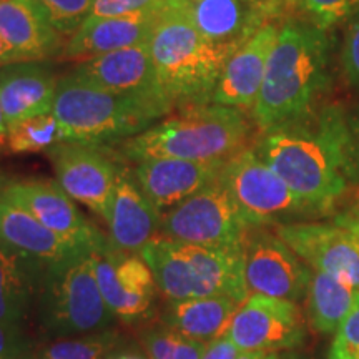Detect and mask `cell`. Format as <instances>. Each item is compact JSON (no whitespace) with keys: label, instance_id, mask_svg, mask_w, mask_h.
<instances>
[{"label":"cell","instance_id":"6da1fadb","mask_svg":"<svg viewBox=\"0 0 359 359\" xmlns=\"http://www.w3.org/2000/svg\"><path fill=\"white\" fill-rule=\"evenodd\" d=\"M253 150L323 217L358 183L346 114L339 107H320L299 122L258 133Z\"/></svg>","mask_w":359,"mask_h":359},{"label":"cell","instance_id":"7a4b0ae2","mask_svg":"<svg viewBox=\"0 0 359 359\" xmlns=\"http://www.w3.org/2000/svg\"><path fill=\"white\" fill-rule=\"evenodd\" d=\"M333 30L286 17L269 53L251 120L258 133L306 118L320 109L331 79Z\"/></svg>","mask_w":359,"mask_h":359},{"label":"cell","instance_id":"3957f363","mask_svg":"<svg viewBox=\"0 0 359 359\" xmlns=\"http://www.w3.org/2000/svg\"><path fill=\"white\" fill-rule=\"evenodd\" d=\"M255 127L250 114L233 107L208 105L177 110L132 138L103 147L118 161L145 158H182L228 161L250 148Z\"/></svg>","mask_w":359,"mask_h":359},{"label":"cell","instance_id":"277c9868","mask_svg":"<svg viewBox=\"0 0 359 359\" xmlns=\"http://www.w3.org/2000/svg\"><path fill=\"white\" fill-rule=\"evenodd\" d=\"M148 47L161 88L175 111L212 103L230 53L200 34L183 0H170L158 12Z\"/></svg>","mask_w":359,"mask_h":359},{"label":"cell","instance_id":"5b68a950","mask_svg":"<svg viewBox=\"0 0 359 359\" xmlns=\"http://www.w3.org/2000/svg\"><path fill=\"white\" fill-rule=\"evenodd\" d=\"M52 114L65 142L111 147L145 132L173 110L142 98L120 95L70 77H60Z\"/></svg>","mask_w":359,"mask_h":359},{"label":"cell","instance_id":"8992f818","mask_svg":"<svg viewBox=\"0 0 359 359\" xmlns=\"http://www.w3.org/2000/svg\"><path fill=\"white\" fill-rule=\"evenodd\" d=\"M39 313L45 334L55 339L103 333L114 325V313L98 288L92 250L45 264Z\"/></svg>","mask_w":359,"mask_h":359},{"label":"cell","instance_id":"52a82bcc","mask_svg":"<svg viewBox=\"0 0 359 359\" xmlns=\"http://www.w3.org/2000/svg\"><path fill=\"white\" fill-rule=\"evenodd\" d=\"M219 180L248 226L276 228L323 217L259 158L253 147L228 160Z\"/></svg>","mask_w":359,"mask_h":359},{"label":"cell","instance_id":"ba28073f","mask_svg":"<svg viewBox=\"0 0 359 359\" xmlns=\"http://www.w3.org/2000/svg\"><path fill=\"white\" fill-rule=\"evenodd\" d=\"M248 223L222 180L161 215L160 235L187 245L243 248Z\"/></svg>","mask_w":359,"mask_h":359},{"label":"cell","instance_id":"9c48e42d","mask_svg":"<svg viewBox=\"0 0 359 359\" xmlns=\"http://www.w3.org/2000/svg\"><path fill=\"white\" fill-rule=\"evenodd\" d=\"M243 258L250 293L294 303L306 296L311 268L290 248L275 228L250 226L243 240Z\"/></svg>","mask_w":359,"mask_h":359},{"label":"cell","instance_id":"30bf717a","mask_svg":"<svg viewBox=\"0 0 359 359\" xmlns=\"http://www.w3.org/2000/svg\"><path fill=\"white\" fill-rule=\"evenodd\" d=\"M0 196L32 213L43 226L75 248L98 251L111 243L110 238L88 222L55 180L11 182L0 190Z\"/></svg>","mask_w":359,"mask_h":359},{"label":"cell","instance_id":"8fae6325","mask_svg":"<svg viewBox=\"0 0 359 359\" xmlns=\"http://www.w3.org/2000/svg\"><path fill=\"white\" fill-rule=\"evenodd\" d=\"M47 154L62 190L74 201L107 219L120 161L103 147L77 142H62Z\"/></svg>","mask_w":359,"mask_h":359},{"label":"cell","instance_id":"7c38bea8","mask_svg":"<svg viewBox=\"0 0 359 359\" xmlns=\"http://www.w3.org/2000/svg\"><path fill=\"white\" fill-rule=\"evenodd\" d=\"M226 336L243 353H285L304 343L306 325L294 302L253 294L238 308Z\"/></svg>","mask_w":359,"mask_h":359},{"label":"cell","instance_id":"4fadbf2b","mask_svg":"<svg viewBox=\"0 0 359 359\" xmlns=\"http://www.w3.org/2000/svg\"><path fill=\"white\" fill-rule=\"evenodd\" d=\"M183 6L200 34L230 55L264 25L290 17L286 0H183Z\"/></svg>","mask_w":359,"mask_h":359},{"label":"cell","instance_id":"5bb4252c","mask_svg":"<svg viewBox=\"0 0 359 359\" xmlns=\"http://www.w3.org/2000/svg\"><path fill=\"white\" fill-rule=\"evenodd\" d=\"M98 288L115 318L137 325L151 316L156 286L154 273L138 253H125L114 245L93 251Z\"/></svg>","mask_w":359,"mask_h":359},{"label":"cell","instance_id":"9a60e30c","mask_svg":"<svg viewBox=\"0 0 359 359\" xmlns=\"http://www.w3.org/2000/svg\"><path fill=\"white\" fill-rule=\"evenodd\" d=\"M69 75L93 87L158 103L175 111L160 85L148 43L79 62Z\"/></svg>","mask_w":359,"mask_h":359},{"label":"cell","instance_id":"2e32d148","mask_svg":"<svg viewBox=\"0 0 359 359\" xmlns=\"http://www.w3.org/2000/svg\"><path fill=\"white\" fill-rule=\"evenodd\" d=\"M275 230L308 266L359 288V243L346 228L336 222H299Z\"/></svg>","mask_w":359,"mask_h":359},{"label":"cell","instance_id":"e0dca14e","mask_svg":"<svg viewBox=\"0 0 359 359\" xmlns=\"http://www.w3.org/2000/svg\"><path fill=\"white\" fill-rule=\"evenodd\" d=\"M226 161H193L182 158H145L132 173L147 198L161 213L168 212L218 180Z\"/></svg>","mask_w":359,"mask_h":359},{"label":"cell","instance_id":"ac0fdd59","mask_svg":"<svg viewBox=\"0 0 359 359\" xmlns=\"http://www.w3.org/2000/svg\"><path fill=\"white\" fill-rule=\"evenodd\" d=\"M280 25L281 22L264 25L226 58L213 92L212 103L240 109L246 114L253 110Z\"/></svg>","mask_w":359,"mask_h":359},{"label":"cell","instance_id":"d6986e66","mask_svg":"<svg viewBox=\"0 0 359 359\" xmlns=\"http://www.w3.org/2000/svg\"><path fill=\"white\" fill-rule=\"evenodd\" d=\"M161 215L138 187L132 168L120 161L114 198L105 219L111 245L125 253H140L143 246L160 236Z\"/></svg>","mask_w":359,"mask_h":359},{"label":"cell","instance_id":"ffe728a7","mask_svg":"<svg viewBox=\"0 0 359 359\" xmlns=\"http://www.w3.org/2000/svg\"><path fill=\"white\" fill-rule=\"evenodd\" d=\"M58 79L50 60L15 62L0 69V102L7 125L50 114Z\"/></svg>","mask_w":359,"mask_h":359},{"label":"cell","instance_id":"44dd1931","mask_svg":"<svg viewBox=\"0 0 359 359\" xmlns=\"http://www.w3.org/2000/svg\"><path fill=\"white\" fill-rule=\"evenodd\" d=\"M160 11L85 20L77 32L67 39L55 60L79 64L88 58L148 43Z\"/></svg>","mask_w":359,"mask_h":359},{"label":"cell","instance_id":"7402d4cb","mask_svg":"<svg viewBox=\"0 0 359 359\" xmlns=\"http://www.w3.org/2000/svg\"><path fill=\"white\" fill-rule=\"evenodd\" d=\"M0 37L20 62L57 58L67 42L37 0H0Z\"/></svg>","mask_w":359,"mask_h":359},{"label":"cell","instance_id":"603a6c76","mask_svg":"<svg viewBox=\"0 0 359 359\" xmlns=\"http://www.w3.org/2000/svg\"><path fill=\"white\" fill-rule=\"evenodd\" d=\"M196 280V298L224 296L243 304L250 298L243 248H213L180 243Z\"/></svg>","mask_w":359,"mask_h":359},{"label":"cell","instance_id":"cb8c5ba5","mask_svg":"<svg viewBox=\"0 0 359 359\" xmlns=\"http://www.w3.org/2000/svg\"><path fill=\"white\" fill-rule=\"evenodd\" d=\"M45 264L0 245V323L22 326L40 291Z\"/></svg>","mask_w":359,"mask_h":359},{"label":"cell","instance_id":"d4e9b609","mask_svg":"<svg viewBox=\"0 0 359 359\" xmlns=\"http://www.w3.org/2000/svg\"><path fill=\"white\" fill-rule=\"evenodd\" d=\"M0 245L30 255L43 263H55L83 251L67 243L43 226L32 213L0 196Z\"/></svg>","mask_w":359,"mask_h":359},{"label":"cell","instance_id":"484cf974","mask_svg":"<svg viewBox=\"0 0 359 359\" xmlns=\"http://www.w3.org/2000/svg\"><path fill=\"white\" fill-rule=\"evenodd\" d=\"M240 306V303L224 296H201L168 302L163 321L165 326L188 338L212 343L228 333Z\"/></svg>","mask_w":359,"mask_h":359},{"label":"cell","instance_id":"4316f807","mask_svg":"<svg viewBox=\"0 0 359 359\" xmlns=\"http://www.w3.org/2000/svg\"><path fill=\"white\" fill-rule=\"evenodd\" d=\"M138 255L151 269L158 291L168 302L196 298L195 275L178 241L160 235L143 246Z\"/></svg>","mask_w":359,"mask_h":359},{"label":"cell","instance_id":"83f0119b","mask_svg":"<svg viewBox=\"0 0 359 359\" xmlns=\"http://www.w3.org/2000/svg\"><path fill=\"white\" fill-rule=\"evenodd\" d=\"M309 325L320 334H334L359 302V288L314 269L306 293Z\"/></svg>","mask_w":359,"mask_h":359},{"label":"cell","instance_id":"f1b7e54d","mask_svg":"<svg viewBox=\"0 0 359 359\" xmlns=\"http://www.w3.org/2000/svg\"><path fill=\"white\" fill-rule=\"evenodd\" d=\"M62 142H65L64 128L50 111L29 116L11 125L7 135V150L11 154H40L50 151Z\"/></svg>","mask_w":359,"mask_h":359},{"label":"cell","instance_id":"f546056e","mask_svg":"<svg viewBox=\"0 0 359 359\" xmlns=\"http://www.w3.org/2000/svg\"><path fill=\"white\" fill-rule=\"evenodd\" d=\"M208 343L188 338L168 326L148 330L143 334V348L148 359H201Z\"/></svg>","mask_w":359,"mask_h":359},{"label":"cell","instance_id":"4dcf8cb0","mask_svg":"<svg viewBox=\"0 0 359 359\" xmlns=\"http://www.w3.org/2000/svg\"><path fill=\"white\" fill-rule=\"evenodd\" d=\"M286 4L290 17H302L325 30L349 24L359 15V0H286Z\"/></svg>","mask_w":359,"mask_h":359},{"label":"cell","instance_id":"1f68e13d","mask_svg":"<svg viewBox=\"0 0 359 359\" xmlns=\"http://www.w3.org/2000/svg\"><path fill=\"white\" fill-rule=\"evenodd\" d=\"M118 344V336L110 331L58 339L43 349L35 359H105Z\"/></svg>","mask_w":359,"mask_h":359},{"label":"cell","instance_id":"d6a6232c","mask_svg":"<svg viewBox=\"0 0 359 359\" xmlns=\"http://www.w3.org/2000/svg\"><path fill=\"white\" fill-rule=\"evenodd\" d=\"M62 37L70 39L92 12L93 0H37Z\"/></svg>","mask_w":359,"mask_h":359},{"label":"cell","instance_id":"836d02e7","mask_svg":"<svg viewBox=\"0 0 359 359\" xmlns=\"http://www.w3.org/2000/svg\"><path fill=\"white\" fill-rule=\"evenodd\" d=\"M168 2L170 0H93L88 19H110V17L156 12Z\"/></svg>","mask_w":359,"mask_h":359},{"label":"cell","instance_id":"e575fe53","mask_svg":"<svg viewBox=\"0 0 359 359\" xmlns=\"http://www.w3.org/2000/svg\"><path fill=\"white\" fill-rule=\"evenodd\" d=\"M330 359H359V302L334 333Z\"/></svg>","mask_w":359,"mask_h":359},{"label":"cell","instance_id":"d590c367","mask_svg":"<svg viewBox=\"0 0 359 359\" xmlns=\"http://www.w3.org/2000/svg\"><path fill=\"white\" fill-rule=\"evenodd\" d=\"M339 64L346 83L359 92V15L348 24L339 53Z\"/></svg>","mask_w":359,"mask_h":359},{"label":"cell","instance_id":"8d00e7d4","mask_svg":"<svg viewBox=\"0 0 359 359\" xmlns=\"http://www.w3.org/2000/svg\"><path fill=\"white\" fill-rule=\"evenodd\" d=\"M0 359H35L34 343L22 326L0 323Z\"/></svg>","mask_w":359,"mask_h":359},{"label":"cell","instance_id":"74e56055","mask_svg":"<svg viewBox=\"0 0 359 359\" xmlns=\"http://www.w3.org/2000/svg\"><path fill=\"white\" fill-rule=\"evenodd\" d=\"M241 353L243 351H240V348L224 334L222 338L208 343L201 359H236Z\"/></svg>","mask_w":359,"mask_h":359},{"label":"cell","instance_id":"f35d334b","mask_svg":"<svg viewBox=\"0 0 359 359\" xmlns=\"http://www.w3.org/2000/svg\"><path fill=\"white\" fill-rule=\"evenodd\" d=\"M346 122L349 132V143H351V158L359 182V109L354 110L353 114L346 115Z\"/></svg>","mask_w":359,"mask_h":359},{"label":"cell","instance_id":"ab89813d","mask_svg":"<svg viewBox=\"0 0 359 359\" xmlns=\"http://www.w3.org/2000/svg\"><path fill=\"white\" fill-rule=\"evenodd\" d=\"M334 222L341 224L343 228H346V230L354 236V240L359 243V212L338 215V217L334 218Z\"/></svg>","mask_w":359,"mask_h":359},{"label":"cell","instance_id":"60d3db41","mask_svg":"<svg viewBox=\"0 0 359 359\" xmlns=\"http://www.w3.org/2000/svg\"><path fill=\"white\" fill-rule=\"evenodd\" d=\"M15 62H20L19 57H17L15 52H13L6 42H4V39L0 37V69L6 65L15 64Z\"/></svg>","mask_w":359,"mask_h":359},{"label":"cell","instance_id":"b9f144b4","mask_svg":"<svg viewBox=\"0 0 359 359\" xmlns=\"http://www.w3.org/2000/svg\"><path fill=\"white\" fill-rule=\"evenodd\" d=\"M283 353H266V351H246L241 353L236 359H281Z\"/></svg>","mask_w":359,"mask_h":359},{"label":"cell","instance_id":"7bdbcfd3","mask_svg":"<svg viewBox=\"0 0 359 359\" xmlns=\"http://www.w3.org/2000/svg\"><path fill=\"white\" fill-rule=\"evenodd\" d=\"M7 135H8V125L6 120V114H4L2 102H0V150H7Z\"/></svg>","mask_w":359,"mask_h":359},{"label":"cell","instance_id":"ee69618b","mask_svg":"<svg viewBox=\"0 0 359 359\" xmlns=\"http://www.w3.org/2000/svg\"><path fill=\"white\" fill-rule=\"evenodd\" d=\"M110 359H143L142 356H137V354H115V356H110Z\"/></svg>","mask_w":359,"mask_h":359},{"label":"cell","instance_id":"f6af8a7d","mask_svg":"<svg viewBox=\"0 0 359 359\" xmlns=\"http://www.w3.org/2000/svg\"><path fill=\"white\" fill-rule=\"evenodd\" d=\"M281 359H304L302 354H294V353H283Z\"/></svg>","mask_w":359,"mask_h":359},{"label":"cell","instance_id":"bcb514c9","mask_svg":"<svg viewBox=\"0 0 359 359\" xmlns=\"http://www.w3.org/2000/svg\"><path fill=\"white\" fill-rule=\"evenodd\" d=\"M110 356H111V354H110ZM110 356H109V358H105V359H110Z\"/></svg>","mask_w":359,"mask_h":359}]
</instances>
